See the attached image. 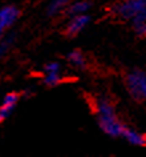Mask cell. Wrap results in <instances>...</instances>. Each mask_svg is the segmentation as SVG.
Here are the masks:
<instances>
[{"mask_svg":"<svg viewBox=\"0 0 146 157\" xmlns=\"http://www.w3.org/2000/svg\"><path fill=\"white\" fill-rule=\"evenodd\" d=\"M92 6H93L92 2H89V0H74V2H70V4L65 10V12L69 17L76 16V15L88 13L90 8H92Z\"/></svg>","mask_w":146,"mask_h":157,"instance_id":"8","label":"cell"},{"mask_svg":"<svg viewBox=\"0 0 146 157\" xmlns=\"http://www.w3.org/2000/svg\"><path fill=\"white\" fill-rule=\"evenodd\" d=\"M146 7V0H120L110 7V13L124 21H132Z\"/></svg>","mask_w":146,"mask_h":157,"instance_id":"2","label":"cell"},{"mask_svg":"<svg viewBox=\"0 0 146 157\" xmlns=\"http://www.w3.org/2000/svg\"><path fill=\"white\" fill-rule=\"evenodd\" d=\"M122 139L126 140L133 147H146V135L134 128L126 127L122 133Z\"/></svg>","mask_w":146,"mask_h":157,"instance_id":"7","label":"cell"},{"mask_svg":"<svg viewBox=\"0 0 146 157\" xmlns=\"http://www.w3.org/2000/svg\"><path fill=\"white\" fill-rule=\"evenodd\" d=\"M124 83L128 95L137 103L146 101V72L144 69L134 68L125 73Z\"/></svg>","mask_w":146,"mask_h":157,"instance_id":"1","label":"cell"},{"mask_svg":"<svg viewBox=\"0 0 146 157\" xmlns=\"http://www.w3.org/2000/svg\"><path fill=\"white\" fill-rule=\"evenodd\" d=\"M15 40H16V33L15 32L4 33L2 37H0V60L8 55L11 48H12Z\"/></svg>","mask_w":146,"mask_h":157,"instance_id":"11","label":"cell"},{"mask_svg":"<svg viewBox=\"0 0 146 157\" xmlns=\"http://www.w3.org/2000/svg\"><path fill=\"white\" fill-rule=\"evenodd\" d=\"M21 11L19 7L13 4H7L0 8V25L4 29H8L15 25L19 19H20Z\"/></svg>","mask_w":146,"mask_h":157,"instance_id":"5","label":"cell"},{"mask_svg":"<svg viewBox=\"0 0 146 157\" xmlns=\"http://www.w3.org/2000/svg\"><path fill=\"white\" fill-rule=\"evenodd\" d=\"M141 21H146V7L130 23H132V24H136V23H141Z\"/></svg>","mask_w":146,"mask_h":157,"instance_id":"15","label":"cell"},{"mask_svg":"<svg viewBox=\"0 0 146 157\" xmlns=\"http://www.w3.org/2000/svg\"><path fill=\"white\" fill-rule=\"evenodd\" d=\"M19 100H20V95L16 92H9L3 97V103L0 105V123H3L12 115Z\"/></svg>","mask_w":146,"mask_h":157,"instance_id":"6","label":"cell"},{"mask_svg":"<svg viewBox=\"0 0 146 157\" xmlns=\"http://www.w3.org/2000/svg\"><path fill=\"white\" fill-rule=\"evenodd\" d=\"M70 2L72 0H49V3L47 4V8H45L47 16H49V17L57 16L58 13H61L62 11H65L68 8Z\"/></svg>","mask_w":146,"mask_h":157,"instance_id":"10","label":"cell"},{"mask_svg":"<svg viewBox=\"0 0 146 157\" xmlns=\"http://www.w3.org/2000/svg\"><path fill=\"white\" fill-rule=\"evenodd\" d=\"M92 21V16L89 13H82V15H76V16H70L68 23L65 25L64 33L68 37H74L78 33H81L86 27Z\"/></svg>","mask_w":146,"mask_h":157,"instance_id":"4","label":"cell"},{"mask_svg":"<svg viewBox=\"0 0 146 157\" xmlns=\"http://www.w3.org/2000/svg\"><path fill=\"white\" fill-rule=\"evenodd\" d=\"M44 73H49V72H61L62 71V67L58 61H48L47 64L44 65Z\"/></svg>","mask_w":146,"mask_h":157,"instance_id":"13","label":"cell"},{"mask_svg":"<svg viewBox=\"0 0 146 157\" xmlns=\"http://www.w3.org/2000/svg\"><path fill=\"white\" fill-rule=\"evenodd\" d=\"M4 31H6V29H4V28H3V27H2V25H0V37H2V36H3V35H4V33H6V32H4Z\"/></svg>","mask_w":146,"mask_h":157,"instance_id":"16","label":"cell"},{"mask_svg":"<svg viewBox=\"0 0 146 157\" xmlns=\"http://www.w3.org/2000/svg\"><path fill=\"white\" fill-rule=\"evenodd\" d=\"M66 61H68L73 68H77L80 71H84L86 67H88L86 56L80 49H73V51H70V52L66 53Z\"/></svg>","mask_w":146,"mask_h":157,"instance_id":"9","label":"cell"},{"mask_svg":"<svg viewBox=\"0 0 146 157\" xmlns=\"http://www.w3.org/2000/svg\"><path fill=\"white\" fill-rule=\"evenodd\" d=\"M132 27H133V31L136 32L137 36H140V37L146 36V21L136 23V24H132Z\"/></svg>","mask_w":146,"mask_h":157,"instance_id":"14","label":"cell"},{"mask_svg":"<svg viewBox=\"0 0 146 157\" xmlns=\"http://www.w3.org/2000/svg\"><path fill=\"white\" fill-rule=\"evenodd\" d=\"M62 81H64V76H62L61 72H49V73H45L44 78H43V84L45 87H49V88H54L57 85H60Z\"/></svg>","mask_w":146,"mask_h":157,"instance_id":"12","label":"cell"},{"mask_svg":"<svg viewBox=\"0 0 146 157\" xmlns=\"http://www.w3.org/2000/svg\"><path fill=\"white\" fill-rule=\"evenodd\" d=\"M97 125L106 136L113 137V139H118L122 137L126 125L120 120L117 116V112L113 113H106V115H96Z\"/></svg>","mask_w":146,"mask_h":157,"instance_id":"3","label":"cell"}]
</instances>
